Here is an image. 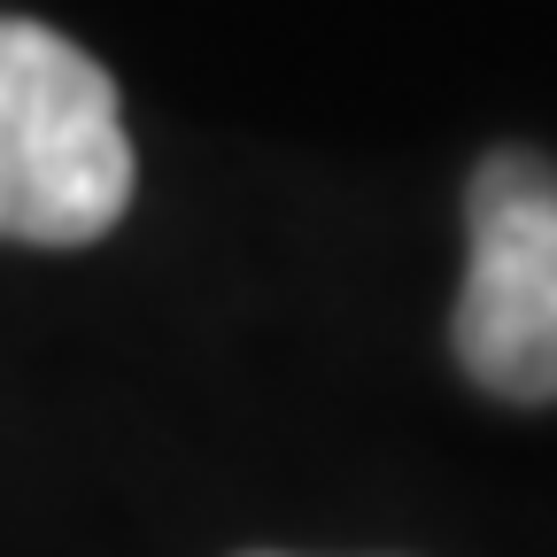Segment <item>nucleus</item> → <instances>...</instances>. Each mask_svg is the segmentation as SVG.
Returning a JSON list of instances; mask_svg holds the SVG:
<instances>
[{
	"instance_id": "f257e3e1",
	"label": "nucleus",
	"mask_w": 557,
	"mask_h": 557,
	"mask_svg": "<svg viewBox=\"0 0 557 557\" xmlns=\"http://www.w3.org/2000/svg\"><path fill=\"white\" fill-rule=\"evenodd\" d=\"M132 201L109 70L47 24L0 16V240L86 248Z\"/></svg>"
},
{
	"instance_id": "f03ea898",
	"label": "nucleus",
	"mask_w": 557,
	"mask_h": 557,
	"mask_svg": "<svg viewBox=\"0 0 557 557\" xmlns=\"http://www.w3.org/2000/svg\"><path fill=\"white\" fill-rule=\"evenodd\" d=\"M449 348L496 403H557V171L534 148L472 171Z\"/></svg>"
}]
</instances>
